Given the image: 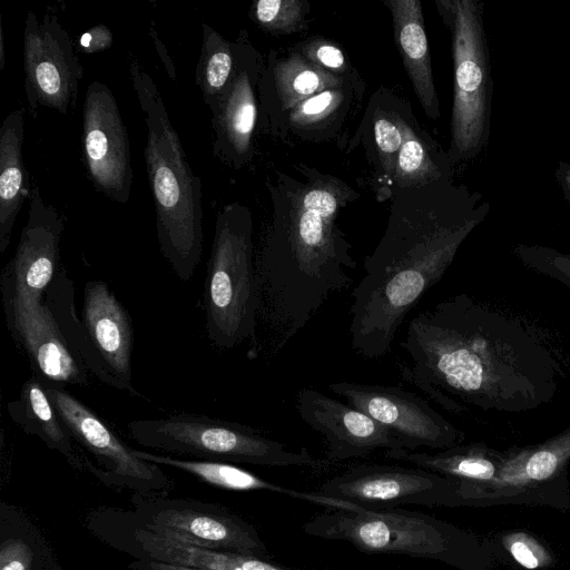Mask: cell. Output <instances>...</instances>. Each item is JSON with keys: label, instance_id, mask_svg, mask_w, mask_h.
I'll return each mask as SVG.
<instances>
[{"label": "cell", "instance_id": "obj_1", "mask_svg": "<svg viewBox=\"0 0 570 570\" xmlns=\"http://www.w3.org/2000/svg\"><path fill=\"white\" fill-rule=\"evenodd\" d=\"M489 209L446 225L394 227L365 259L351 293L348 335L365 358L390 353L409 313L443 275L456 247Z\"/></svg>", "mask_w": 570, "mask_h": 570}, {"label": "cell", "instance_id": "obj_2", "mask_svg": "<svg viewBox=\"0 0 570 570\" xmlns=\"http://www.w3.org/2000/svg\"><path fill=\"white\" fill-rule=\"evenodd\" d=\"M129 73L147 127L144 156L159 248L177 277L188 282L203 249L202 181L191 170L154 79L132 56Z\"/></svg>", "mask_w": 570, "mask_h": 570}, {"label": "cell", "instance_id": "obj_3", "mask_svg": "<svg viewBox=\"0 0 570 570\" xmlns=\"http://www.w3.org/2000/svg\"><path fill=\"white\" fill-rule=\"evenodd\" d=\"M205 327L210 342L232 348L256 338L257 288L246 213L226 206L217 215L204 287Z\"/></svg>", "mask_w": 570, "mask_h": 570}, {"label": "cell", "instance_id": "obj_4", "mask_svg": "<svg viewBox=\"0 0 570 570\" xmlns=\"http://www.w3.org/2000/svg\"><path fill=\"white\" fill-rule=\"evenodd\" d=\"M136 443L170 453L188 454L209 461L248 463L264 466H298L324 470L331 463L303 448L295 452L236 422L177 414L166 419L135 420L127 425Z\"/></svg>", "mask_w": 570, "mask_h": 570}, {"label": "cell", "instance_id": "obj_5", "mask_svg": "<svg viewBox=\"0 0 570 570\" xmlns=\"http://www.w3.org/2000/svg\"><path fill=\"white\" fill-rule=\"evenodd\" d=\"M438 6L452 35V155L456 160H468L482 151L490 136L493 80L483 3L450 0Z\"/></svg>", "mask_w": 570, "mask_h": 570}, {"label": "cell", "instance_id": "obj_6", "mask_svg": "<svg viewBox=\"0 0 570 570\" xmlns=\"http://www.w3.org/2000/svg\"><path fill=\"white\" fill-rule=\"evenodd\" d=\"M303 530L313 537L348 542L365 553L451 562L456 549V534L449 524L401 508L327 509L307 521Z\"/></svg>", "mask_w": 570, "mask_h": 570}, {"label": "cell", "instance_id": "obj_7", "mask_svg": "<svg viewBox=\"0 0 570 570\" xmlns=\"http://www.w3.org/2000/svg\"><path fill=\"white\" fill-rule=\"evenodd\" d=\"M29 200L28 219L14 255L0 275L6 322L17 344L38 316L43 293L56 275L65 227L63 216L42 198L38 186L31 188Z\"/></svg>", "mask_w": 570, "mask_h": 570}, {"label": "cell", "instance_id": "obj_8", "mask_svg": "<svg viewBox=\"0 0 570 570\" xmlns=\"http://www.w3.org/2000/svg\"><path fill=\"white\" fill-rule=\"evenodd\" d=\"M316 492L366 509L446 505L474 497L468 482L417 466L374 463L353 465Z\"/></svg>", "mask_w": 570, "mask_h": 570}, {"label": "cell", "instance_id": "obj_9", "mask_svg": "<svg viewBox=\"0 0 570 570\" xmlns=\"http://www.w3.org/2000/svg\"><path fill=\"white\" fill-rule=\"evenodd\" d=\"M24 90L28 110L36 118L38 106L68 115L77 100L83 68L72 39L53 13L41 20L30 10L23 28Z\"/></svg>", "mask_w": 570, "mask_h": 570}, {"label": "cell", "instance_id": "obj_10", "mask_svg": "<svg viewBox=\"0 0 570 570\" xmlns=\"http://www.w3.org/2000/svg\"><path fill=\"white\" fill-rule=\"evenodd\" d=\"M328 390L385 426L403 450L445 449L459 440L452 424L411 391L347 381L331 383Z\"/></svg>", "mask_w": 570, "mask_h": 570}, {"label": "cell", "instance_id": "obj_11", "mask_svg": "<svg viewBox=\"0 0 570 570\" xmlns=\"http://www.w3.org/2000/svg\"><path fill=\"white\" fill-rule=\"evenodd\" d=\"M82 155L95 187L115 202L127 203L134 178L128 132L115 96L97 80L85 94Z\"/></svg>", "mask_w": 570, "mask_h": 570}, {"label": "cell", "instance_id": "obj_12", "mask_svg": "<svg viewBox=\"0 0 570 570\" xmlns=\"http://www.w3.org/2000/svg\"><path fill=\"white\" fill-rule=\"evenodd\" d=\"M42 384L71 438L106 468L102 475L137 490H160L168 484L157 464L138 459L79 399L60 386Z\"/></svg>", "mask_w": 570, "mask_h": 570}, {"label": "cell", "instance_id": "obj_13", "mask_svg": "<svg viewBox=\"0 0 570 570\" xmlns=\"http://www.w3.org/2000/svg\"><path fill=\"white\" fill-rule=\"evenodd\" d=\"M299 417L326 441L330 463L365 456L375 450H403L391 432L364 412L312 389L295 397Z\"/></svg>", "mask_w": 570, "mask_h": 570}, {"label": "cell", "instance_id": "obj_14", "mask_svg": "<svg viewBox=\"0 0 570 570\" xmlns=\"http://www.w3.org/2000/svg\"><path fill=\"white\" fill-rule=\"evenodd\" d=\"M146 528L173 540L216 551L267 557L256 529L242 518L219 509H165Z\"/></svg>", "mask_w": 570, "mask_h": 570}, {"label": "cell", "instance_id": "obj_15", "mask_svg": "<svg viewBox=\"0 0 570 570\" xmlns=\"http://www.w3.org/2000/svg\"><path fill=\"white\" fill-rule=\"evenodd\" d=\"M82 323L100 357L132 394L131 352L134 332L126 308L102 281H89L83 289Z\"/></svg>", "mask_w": 570, "mask_h": 570}, {"label": "cell", "instance_id": "obj_16", "mask_svg": "<svg viewBox=\"0 0 570 570\" xmlns=\"http://www.w3.org/2000/svg\"><path fill=\"white\" fill-rule=\"evenodd\" d=\"M235 72L225 94L212 110L213 153L234 166L242 165L249 153L256 107L248 63L240 43L233 45Z\"/></svg>", "mask_w": 570, "mask_h": 570}, {"label": "cell", "instance_id": "obj_17", "mask_svg": "<svg viewBox=\"0 0 570 570\" xmlns=\"http://www.w3.org/2000/svg\"><path fill=\"white\" fill-rule=\"evenodd\" d=\"M134 454L144 461L157 465H167L187 472L210 485L232 491H268L292 497L297 500L321 505L326 509H351L356 505L331 499L316 491L307 492L286 488L232 463L209 460H184L167 455L132 450Z\"/></svg>", "mask_w": 570, "mask_h": 570}, {"label": "cell", "instance_id": "obj_18", "mask_svg": "<svg viewBox=\"0 0 570 570\" xmlns=\"http://www.w3.org/2000/svg\"><path fill=\"white\" fill-rule=\"evenodd\" d=\"M18 345L24 350L40 381L57 386L88 384L86 367L67 346L43 302L38 316L27 325Z\"/></svg>", "mask_w": 570, "mask_h": 570}, {"label": "cell", "instance_id": "obj_19", "mask_svg": "<svg viewBox=\"0 0 570 570\" xmlns=\"http://www.w3.org/2000/svg\"><path fill=\"white\" fill-rule=\"evenodd\" d=\"M24 108L9 112L0 127V254L11 239L16 218L30 198L29 174L22 160Z\"/></svg>", "mask_w": 570, "mask_h": 570}, {"label": "cell", "instance_id": "obj_20", "mask_svg": "<svg viewBox=\"0 0 570 570\" xmlns=\"http://www.w3.org/2000/svg\"><path fill=\"white\" fill-rule=\"evenodd\" d=\"M42 302L67 346L86 370L102 383L132 394L126 384L111 374L94 346L83 323L77 317L73 284L63 268L58 267L52 282L43 293Z\"/></svg>", "mask_w": 570, "mask_h": 570}, {"label": "cell", "instance_id": "obj_21", "mask_svg": "<svg viewBox=\"0 0 570 570\" xmlns=\"http://www.w3.org/2000/svg\"><path fill=\"white\" fill-rule=\"evenodd\" d=\"M387 4L393 14L395 40L415 92L425 112L436 118L439 101L433 83L421 3L417 0H393Z\"/></svg>", "mask_w": 570, "mask_h": 570}, {"label": "cell", "instance_id": "obj_22", "mask_svg": "<svg viewBox=\"0 0 570 570\" xmlns=\"http://www.w3.org/2000/svg\"><path fill=\"white\" fill-rule=\"evenodd\" d=\"M135 540L150 560L159 562L209 570H293L259 557L183 543L147 528L136 530Z\"/></svg>", "mask_w": 570, "mask_h": 570}, {"label": "cell", "instance_id": "obj_23", "mask_svg": "<svg viewBox=\"0 0 570 570\" xmlns=\"http://www.w3.org/2000/svg\"><path fill=\"white\" fill-rule=\"evenodd\" d=\"M7 410L11 420L26 433L39 436L50 449L76 463L72 438L37 376L23 383L19 397L10 401Z\"/></svg>", "mask_w": 570, "mask_h": 570}, {"label": "cell", "instance_id": "obj_24", "mask_svg": "<svg viewBox=\"0 0 570 570\" xmlns=\"http://www.w3.org/2000/svg\"><path fill=\"white\" fill-rule=\"evenodd\" d=\"M234 72L233 45L203 22V42L195 80L208 108L213 109L225 94Z\"/></svg>", "mask_w": 570, "mask_h": 570}, {"label": "cell", "instance_id": "obj_25", "mask_svg": "<svg viewBox=\"0 0 570 570\" xmlns=\"http://www.w3.org/2000/svg\"><path fill=\"white\" fill-rule=\"evenodd\" d=\"M570 446H553L530 454L523 462L505 469L501 474L504 484L519 485L549 479L567 459Z\"/></svg>", "mask_w": 570, "mask_h": 570}, {"label": "cell", "instance_id": "obj_26", "mask_svg": "<svg viewBox=\"0 0 570 570\" xmlns=\"http://www.w3.org/2000/svg\"><path fill=\"white\" fill-rule=\"evenodd\" d=\"M301 2L286 0H259L254 6L256 21L267 28L291 26L298 17Z\"/></svg>", "mask_w": 570, "mask_h": 570}, {"label": "cell", "instance_id": "obj_27", "mask_svg": "<svg viewBox=\"0 0 570 570\" xmlns=\"http://www.w3.org/2000/svg\"><path fill=\"white\" fill-rule=\"evenodd\" d=\"M504 544L513 559L527 569H538L550 562L544 548L528 534H511L504 538Z\"/></svg>", "mask_w": 570, "mask_h": 570}, {"label": "cell", "instance_id": "obj_28", "mask_svg": "<svg viewBox=\"0 0 570 570\" xmlns=\"http://www.w3.org/2000/svg\"><path fill=\"white\" fill-rule=\"evenodd\" d=\"M32 551L21 539H8L0 548V570H30Z\"/></svg>", "mask_w": 570, "mask_h": 570}, {"label": "cell", "instance_id": "obj_29", "mask_svg": "<svg viewBox=\"0 0 570 570\" xmlns=\"http://www.w3.org/2000/svg\"><path fill=\"white\" fill-rule=\"evenodd\" d=\"M424 148L419 140L413 137L404 138L399 153V168L404 175L416 173L424 161Z\"/></svg>", "mask_w": 570, "mask_h": 570}, {"label": "cell", "instance_id": "obj_30", "mask_svg": "<svg viewBox=\"0 0 570 570\" xmlns=\"http://www.w3.org/2000/svg\"><path fill=\"white\" fill-rule=\"evenodd\" d=\"M375 140L385 154H392L400 150L403 144V135L401 130L391 121L380 118L374 125Z\"/></svg>", "mask_w": 570, "mask_h": 570}, {"label": "cell", "instance_id": "obj_31", "mask_svg": "<svg viewBox=\"0 0 570 570\" xmlns=\"http://www.w3.org/2000/svg\"><path fill=\"white\" fill-rule=\"evenodd\" d=\"M112 43V35L110 30L104 26H95L85 32L79 40V47L89 53L98 52L110 47Z\"/></svg>", "mask_w": 570, "mask_h": 570}, {"label": "cell", "instance_id": "obj_32", "mask_svg": "<svg viewBox=\"0 0 570 570\" xmlns=\"http://www.w3.org/2000/svg\"><path fill=\"white\" fill-rule=\"evenodd\" d=\"M320 82L317 73L312 70H303L294 78L293 88L297 94L307 96L318 89Z\"/></svg>", "mask_w": 570, "mask_h": 570}, {"label": "cell", "instance_id": "obj_33", "mask_svg": "<svg viewBox=\"0 0 570 570\" xmlns=\"http://www.w3.org/2000/svg\"><path fill=\"white\" fill-rule=\"evenodd\" d=\"M316 57L324 66L332 69H340L345 62L343 52L332 45L321 46L316 51Z\"/></svg>", "mask_w": 570, "mask_h": 570}, {"label": "cell", "instance_id": "obj_34", "mask_svg": "<svg viewBox=\"0 0 570 570\" xmlns=\"http://www.w3.org/2000/svg\"><path fill=\"white\" fill-rule=\"evenodd\" d=\"M334 95L332 91L321 92L302 105V112L307 116L320 115L332 105Z\"/></svg>", "mask_w": 570, "mask_h": 570}, {"label": "cell", "instance_id": "obj_35", "mask_svg": "<svg viewBox=\"0 0 570 570\" xmlns=\"http://www.w3.org/2000/svg\"><path fill=\"white\" fill-rule=\"evenodd\" d=\"M131 568H134L135 570H209V569H198V568L171 564V563L159 562V561H154V560L136 561L131 564Z\"/></svg>", "mask_w": 570, "mask_h": 570}, {"label": "cell", "instance_id": "obj_36", "mask_svg": "<svg viewBox=\"0 0 570 570\" xmlns=\"http://www.w3.org/2000/svg\"><path fill=\"white\" fill-rule=\"evenodd\" d=\"M556 180L563 193V197L570 207V164L567 161H559L556 170Z\"/></svg>", "mask_w": 570, "mask_h": 570}, {"label": "cell", "instance_id": "obj_37", "mask_svg": "<svg viewBox=\"0 0 570 570\" xmlns=\"http://www.w3.org/2000/svg\"><path fill=\"white\" fill-rule=\"evenodd\" d=\"M150 35H151V38L154 40V43H155V47L157 49V51L159 52V56L161 58V60L164 61V65L168 71V73L170 75V77L175 80L176 77H175V68H174V65L169 58L163 45V42L160 41V39L157 37V32L154 30V28H150Z\"/></svg>", "mask_w": 570, "mask_h": 570}]
</instances>
